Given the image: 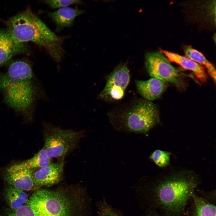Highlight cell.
Wrapping results in <instances>:
<instances>
[{
	"instance_id": "obj_3",
	"label": "cell",
	"mask_w": 216,
	"mask_h": 216,
	"mask_svg": "<svg viewBox=\"0 0 216 216\" xmlns=\"http://www.w3.org/2000/svg\"><path fill=\"white\" fill-rule=\"evenodd\" d=\"M113 128L118 131L146 134L159 120L158 109L151 101L138 99L120 113L110 115Z\"/></svg>"
},
{
	"instance_id": "obj_14",
	"label": "cell",
	"mask_w": 216,
	"mask_h": 216,
	"mask_svg": "<svg viewBox=\"0 0 216 216\" xmlns=\"http://www.w3.org/2000/svg\"><path fill=\"white\" fill-rule=\"evenodd\" d=\"M84 12L83 10L67 7L49 12L48 15L56 24V30L58 31L64 27L71 26L75 18Z\"/></svg>"
},
{
	"instance_id": "obj_16",
	"label": "cell",
	"mask_w": 216,
	"mask_h": 216,
	"mask_svg": "<svg viewBox=\"0 0 216 216\" xmlns=\"http://www.w3.org/2000/svg\"><path fill=\"white\" fill-rule=\"evenodd\" d=\"M187 57L196 63L204 66L214 82H216V72L213 64L209 62L203 54L197 50L189 46L185 50Z\"/></svg>"
},
{
	"instance_id": "obj_4",
	"label": "cell",
	"mask_w": 216,
	"mask_h": 216,
	"mask_svg": "<svg viewBox=\"0 0 216 216\" xmlns=\"http://www.w3.org/2000/svg\"><path fill=\"white\" fill-rule=\"evenodd\" d=\"M27 204L36 216H72L74 205L64 192L38 189L29 198Z\"/></svg>"
},
{
	"instance_id": "obj_1",
	"label": "cell",
	"mask_w": 216,
	"mask_h": 216,
	"mask_svg": "<svg viewBox=\"0 0 216 216\" xmlns=\"http://www.w3.org/2000/svg\"><path fill=\"white\" fill-rule=\"evenodd\" d=\"M6 24L16 42H33L44 48L56 62L61 60L65 52L62 44L65 37L56 35L30 9L12 17Z\"/></svg>"
},
{
	"instance_id": "obj_21",
	"label": "cell",
	"mask_w": 216,
	"mask_h": 216,
	"mask_svg": "<svg viewBox=\"0 0 216 216\" xmlns=\"http://www.w3.org/2000/svg\"><path fill=\"white\" fill-rule=\"evenodd\" d=\"M5 216H36L30 207L27 204L24 205L15 210H10Z\"/></svg>"
},
{
	"instance_id": "obj_5",
	"label": "cell",
	"mask_w": 216,
	"mask_h": 216,
	"mask_svg": "<svg viewBox=\"0 0 216 216\" xmlns=\"http://www.w3.org/2000/svg\"><path fill=\"white\" fill-rule=\"evenodd\" d=\"M196 182L190 175L181 174L169 179L157 188L160 203L167 209L178 210L182 208L194 194Z\"/></svg>"
},
{
	"instance_id": "obj_22",
	"label": "cell",
	"mask_w": 216,
	"mask_h": 216,
	"mask_svg": "<svg viewBox=\"0 0 216 216\" xmlns=\"http://www.w3.org/2000/svg\"><path fill=\"white\" fill-rule=\"evenodd\" d=\"M108 216H122L120 212L116 209H112L110 211L108 215Z\"/></svg>"
},
{
	"instance_id": "obj_8",
	"label": "cell",
	"mask_w": 216,
	"mask_h": 216,
	"mask_svg": "<svg viewBox=\"0 0 216 216\" xmlns=\"http://www.w3.org/2000/svg\"><path fill=\"white\" fill-rule=\"evenodd\" d=\"M130 75L127 65H118L107 76L105 85L99 97L108 101L122 99L129 83Z\"/></svg>"
},
{
	"instance_id": "obj_10",
	"label": "cell",
	"mask_w": 216,
	"mask_h": 216,
	"mask_svg": "<svg viewBox=\"0 0 216 216\" xmlns=\"http://www.w3.org/2000/svg\"><path fill=\"white\" fill-rule=\"evenodd\" d=\"M34 184L37 188L57 184L61 180L64 170V162L52 163L48 166L32 169Z\"/></svg>"
},
{
	"instance_id": "obj_13",
	"label": "cell",
	"mask_w": 216,
	"mask_h": 216,
	"mask_svg": "<svg viewBox=\"0 0 216 216\" xmlns=\"http://www.w3.org/2000/svg\"><path fill=\"white\" fill-rule=\"evenodd\" d=\"M160 52L170 61L174 62L182 68L190 70L201 82L206 81L207 76L202 66L188 57L168 51L162 50Z\"/></svg>"
},
{
	"instance_id": "obj_15",
	"label": "cell",
	"mask_w": 216,
	"mask_h": 216,
	"mask_svg": "<svg viewBox=\"0 0 216 216\" xmlns=\"http://www.w3.org/2000/svg\"><path fill=\"white\" fill-rule=\"evenodd\" d=\"M5 200L10 210H15L27 203L28 198L25 191L9 185L4 193Z\"/></svg>"
},
{
	"instance_id": "obj_7",
	"label": "cell",
	"mask_w": 216,
	"mask_h": 216,
	"mask_svg": "<svg viewBox=\"0 0 216 216\" xmlns=\"http://www.w3.org/2000/svg\"><path fill=\"white\" fill-rule=\"evenodd\" d=\"M145 63L148 73L152 77L176 85L180 82L179 72L160 52L146 53Z\"/></svg>"
},
{
	"instance_id": "obj_12",
	"label": "cell",
	"mask_w": 216,
	"mask_h": 216,
	"mask_svg": "<svg viewBox=\"0 0 216 216\" xmlns=\"http://www.w3.org/2000/svg\"><path fill=\"white\" fill-rule=\"evenodd\" d=\"M138 92L145 99L151 101L159 98L165 90V82L152 77L146 80H136Z\"/></svg>"
},
{
	"instance_id": "obj_9",
	"label": "cell",
	"mask_w": 216,
	"mask_h": 216,
	"mask_svg": "<svg viewBox=\"0 0 216 216\" xmlns=\"http://www.w3.org/2000/svg\"><path fill=\"white\" fill-rule=\"evenodd\" d=\"M32 170L20 164L13 165L6 171L5 178L10 185L24 191H29L37 188L32 177Z\"/></svg>"
},
{
	"instance_id": "obj_18",
	"label": "cell",
	"mask_w": 216,
	"mask_h": 216,
	"mask_svg": "<svg viewBox=\"0 0 216 216\" xmlns=\"http://www.w3.org/2000/svg\"><path fill=\"white\" fill-rule=\"evenodd\" d=\"M195 206L194 216H216V206L202 198L193 195Z\"/></svg>"
},
{
	"instance_id": "obj_17",
	"label": "cell",
	"mask_w": 216,
	"mask_h": 216,
	"mask_svg": "<svg viewBox=\"0 0 216 216\" xmlns=\"http://www.w3.org/2000/svg\"><path fill=\"white\" fill-rule=\"evenodd\" d=\"M52 159L44 147L33 157L20 164L27 168L35 169L48 165L52 163Z\"/></svg>"
},
{
	"instance_id": "obj_2",
	"label": "cell",
	"mask_w": 216,
	"mask_h": 216,
	"mask_svg": "<svg viewBox=\"0 0 216 216\" xmlns=\"http://www.w3.org/2000/svg\"><path fill=\"white\" fill-rule=\"evenodd\" d=\"M30 65L21 61L9 65L7 71L0 74V90L5 100L17 111L25 112L31 108L38 94Z\"/></svg>"
},
{
	"instance_id": "obj_6",
	"label": "cell",
	"mask_w": 216,
	"mask_h": 216,
	"mask_svg": "<svg viewBox=\"0 0 216 216\" xmlns=\"http://www.w3.org/2000/svg\"><path fill=\"white\" fill-rule=\"evenodd\" d=\"M83 135L81 131L64 129L46 123L44 147L50 158L63 157L76 147Z\"/></svg>"
},
{
	"instance_id": "obj_19",
	"label": "cell",
	"mask_w": 216,
	"mask_h": 216,
	"mask_svg": "<svg viewBox=\"0 0 216 216\" xmlns=\"http://www.w3.org/2000/svg\"><path fill=\"white\" fill-rule=\"evenodd\" d=\"M150 158L158 166L163 167L169 164L170 155L167 152L157 149L151 154Z\"/></svg>"
},
{
	"instance_id": "obj_20",
	"label": "cell",
	"mask_w": 216,
	"mask_h": 216,
	"mask_svg": "<svg viewBox=\"0 0 216 216\" xmlns=\"http://www.w3.org/2000/svg\"><path fill=\"white\" fill-rule=\"evenodd\" d=\"M43 2L54 9L67 7L73 4H81L83 3L82 1L80 0H44Z\"/></svg>"
},
{
	"instance_id": "obj_11",
	"label": "cell",
	"mask_w": 216,
	"mask_h": 216,
	"mask_svg": "<svg viewBox=\"0 0 216 216\" xmlns=\"http://www.w3.org/2000/svg\"><path fill=\"white\" fill-rule=\"evenodd\" d=\"M29 51L26 44L16 42L7 29H0V65L7 63L16 54Z\"/></svg>"
}]
</instances>
